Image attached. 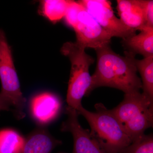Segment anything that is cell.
I'll use <instances>...</instances> for the list:
<instances>
[{
  "label": "cell",
  "mask_w": 153,
  "mask_h": 153,
  "mask_svg": "<svg viewBox=\"0 0 153 153\" xmlns=\"http://www.w3.org/2000/svg\"><path fill=\"white\" fill-rule=\"evenodd\" d=\"M95 50L96 68L91 76L87 95L97 88L102 86L116 88L125 94L140 91L142 84L137 75L134 54L126 51L125 56H121L113 51L109 45Z\"/></svg>",
  "instance_id": "6da1fadb"
},
{
  "label": "cell",
  "mask_w": 153,
  "mask_h": 153,
  "mask_svg": "<svg viewBox=\"0 0 153 153\" xmlns=\"http://www.w3.org/2000/svg\"><path fill=\"white\" fill-rule=\"evenodd\" d=\"M95 108V112H91L82 106L77 112L87 120L91 134L105 153H119L132 141L111 110L101 103L96 104Z\"/></svg>",
  "instance_id": "7a4b0ae2"
},
{
  "label": "cell",
  "mask_w": 153,
  "mask_h": 153,
  "mask_svg": "<svg viewBox=\"0 0 153 153\" xmlns=\"http://www.w3.org/2000/svg\"><path fill=\"white\" fill-rule=\"evenodd\" d=\"M111 111L132 141L153 126V100L143 92L125 94L123 101Z\"/></svg>",
  "instance_id": "3957f363"
},
{
  "label": "cell",
  "mask_w": 153,
  "mask_h": 153,
  "mask_svg": "<svg viewBox=\"0 0 153 153\" xmlns=\"http://www.w3.org/2000/svg\"><path fill=\"white\" fill-rule=\"evenodd\" d=\"M60 51L63 55L68 57L71 63L66 95L67 106L77 111L82 106V98L87 96L90 88L91 76L89 67L94 63V60L86 53L85 48L76 42H66Z\"/></svg>",
  "instance_id": "277c9868"
},
{
  "label": "cell",
  "mask_w": 153,
  "mask_h": 153,
  "mask_svg": "<svg viewBox=\"0 0 153 153\" xmlns=\"http://www.w3.org/2000/svg\"><path fill=\"white\" fill-rule=\"evenodd\" d=\"M66 23L74 29L76 44L95 49L109 45L112 36L102 27L78 2L70 3L65 16Z\"/></svg>",
  "instance_id": "5b68a950"
},
{
  "label": "cell",
  "mask_w": 153,
  "mask_h": 153,
  "mask_svg": "<svg viewBox=\"0 0 153 153\" xmlns=\"http://www.w3.org/2000/svg\"><path fill=\"white\" fill-rule=\"evenodd\" d=\"M0 80L1 83L0 94L14 107L17 117H24L26 100L21 91L11 47L2 29H0Z\"/></svg>",
  "instance_id": "8992f818"
},
{
  "label": "cell",
  "mask_w": 153,
  "mask_h": 153,
  "mask_svg": "<svg viewBox=\"0 0 153 153\" xmlns=\"http://www.w3.org/2000/svg\"><path fill=\"white\" fill-rule=\"evenodd\" d=\"M78 2L113 37H119L123 40L136 34V31L126 26L116 16L110 1L82 0Z\"/></svg>",
  "instance_id": "52a82bcc"
},
{
  "label": "cell",
  "mask_w": 153,
  "mask_h": 153,
  "mask_svg": "<svg viewBox=\"0 0 153 153\" xmlns=\"http://www.w3.org/2000/svg\"><path fill=\"white\" fill-rule=\"evenodd\" d=\"M66 113L68 118L62 124L61 130L72 134L74 141L73 153H106L91 135L90 131L80 125L76 110L67 106Z\"/></svg>",
  "instance_id": "ba28073f"
},
{
  "label": "cell",
  "mask_w": 153,
  "mask_h": 153,
  "mask_svg": "<svg viewBox=\"0 0 153 153\" xmlns=\"http://www.w3.org/2000/svg\"><path fill=\"white\" fill-rule=\"evenodd\" d=\"M62 102L56 94L43 92L33 97L30 102L32 117L41 124H47L55 120L60 114Z\"/></svg>",
  "instance_id": "9c48e42d"
},
{
  "label": "cell",
  "mask_w": 153,
  "mask_h": 153,
  "mask_svg": "<svg viewBox=\"0 0 153 153\" xmlns=\"http://www.w3.org/2000/svg\"><path fill=\"white\" fill-rule=\"evenodd\" d=\"M116 8L124 25L135 31L146 27L148 0H117Z\"/></svg>",
  "instance_id": "30bf717a"
},
{
  "label": "cell",
  "mask_w": 153,
  "mask_h": 153,
  "mask_svg": "<svg viewBox=\"0 0 153 153\" xmlns=\"http://www.w3.org/2000/svg\"><path fill=\"white\" fill-rule=\"evenodd\" d=\"M122 44L126 51L142 55L144 57L153 55V27H147L128 38L123 39Z\"/></svg>",
  "instance_id": "8fae6325"
},
{
  "label": "cell",
  "mask_w": 153,
  "mask_h": 153,
  "mask_svg": "<svg viewBox=\"0 0 153 153\" xmlns=\"http://www.w3.org/2000/svg\"><path fill=\"white\" fill-rule=\"evenodd\" d=\"M60 143L48 132L38 130L25 140L22 153H51Z\"/></svg>",
  "instance_id": "7c38bea8"
},
{
  "label": "cell",
  "mask_w": 153,
  "mask_h": 153,
  "mask_svg": "<svg viewBox=\"0 0 153 153\" xmlns=\"http://www.w3.org/2000/svg\"><path fill=\"white\" fill-rule=\"evenodd\" d=\"M134 62L141 77L143 93L153 100V55L142 60L135 58Z\"/></svg>",
  "instance_id": "4fadbf2b"
},
{
  "label": "cell",
  "mask_w": 153,
  "mask_h": 153,
  "mask_svg": "<svg viewBox=\"0 0 153 153\" xmlns=\"http://www.w3.org/2000/svg\"><path fill=\"white\" fill-rule=\"evenodd\" d=\"M25 140L11 129L0 131V153H22Z\"/></svg>",
  "instance_id": "5bb4252c"
},
{
  "label": "cell",
  "mask_w": 153,
  "mask_h": 153,
  "mask_svg": "<svg viewBox=\"0 0 153 153\" xmlns=\"http://www.w3.org/2000/svg\"><path fill=\"white\" fill-rule=\"evenodd\" d=\"M71 1L46 0L41 3V12L51 22H56L65 16Z\"/></svg>",
  "instance_id": "9a60e30c"
},
{
  "label": "cell",
  "mask_w": 153,
  "mask_h": 153,
  "mask_svg": "<svg viewBox=\"0 0 153 153\" xmlns=\"http://www.w3.org/2000/svg\"><path fill=\"white\" fill-rule=\"evenodd\" d=\"M119 153H153L152 134H144L133 141Z\"/></svg>",
  "instance_id": "2e32d148"
},
{
  "label": "cell",
  "mask_w": 153,
  "mask_h": 153,
  "mask_svg": "<svg viewBox=\"0 0 153 153\" xmlns=\"http://www.w3.org/2000/svg\"><path fill=\"white\" fill-rule=\"evenodd\" d=\"M146 27H153V1H148L146 13Z\"/></svg>",
  "instance_id": "e0dca14e"
},
{
  "label": "cell",
  "mask_w": 153,
  "mask_h": 153,
  "mask_svg": "<svg viewBox=\"0 0 153 153\" xmlns=\"http://www.w3.org/2000/svg\"><path fill=\"white\" fill-rule=\"evenodd\" d=\"M11 105V103L7 99L0 94V111H9Z\"/></svg>",
  "instance_id": "ac0fdd59"
}]
</instances>
